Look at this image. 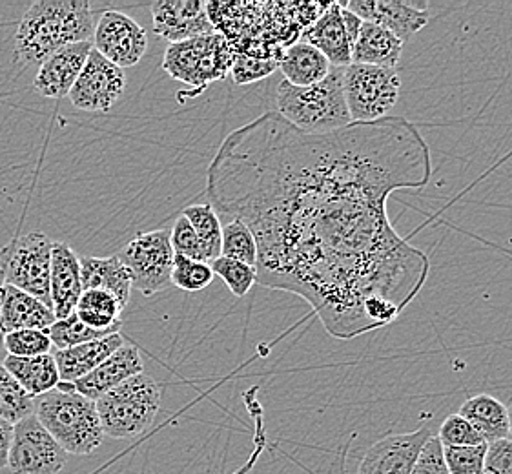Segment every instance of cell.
<instances>
[{"mask_svg":"<svg viewBox=\"0 0 512 474\" xmlns=\"http://www.w3.org/2000/svg\"><path fill=\"white\" fill-rule=\"evenodd\" d=\"M431 177V148L405 117L308 135L267 112L219 146L206 194L219 219L252 230L257 283L350 340L396 320L427 281L429 258L390 225L387 201Z\"/></svg>","mask_w":512,"mask_h":474,"instance_id":"6da1fadb","label":"cell"},{"mask_svg":"<svg viewBox=\"0 0 512 474\" xmlns=\"http://www.w3.org/2000/svg\"><path fill=\"white\" fill-rule=\"evenodd\" d=\"M95 31L88 0H37L24 13L15 33V55L24 66L46 61L79 42H92Z\"/></svg>","mask_w":512,"mask_h":474,"instance_id":"7a4b0ae2","label":"cell"},{"mask_svg":"<svg viewBox=\"0 0 512 474\" xmlns=\"http://www.w3.org/2000/svg\"><path fill=\"white\" fill-rule=\"evenodd\" d=\"M345 68H332L312 86H292L285 79L276 92V114L308 135H327L352 123L343 86Z\"/></svg>","mask_w":512,"mask_h":474,"instance_id":"3957f363","label":"cell"},{"mask_svg":"<svg viewBox=\"0 0 512 474\" xmlns=\"http://www.w3.org/2000/svg\"><path fill=\"white\" fill-rule=\"evenodd\" d=\"M33 416L68 454L90 456L103 445L104 433L95 402L75 391L73 383L33 400Z\"/></svg>","mask_w":512,"mask_h":474,"instance_id":"277c9868","label":"cell"},{"mask_svg":"<svg viewBox=\"0 0 512 474\" xmlns=\"http://www.w3.org/2000/svg\"><path fill=\"white\" fill-rule=\"evenodd\" d=\"M161 400V385L144 372L106 392L95 402L104 436L126 440L148 431L159 414Z\"/></svg>","mask_w":512,"mask_h":474,"instance_id":"5b68a950","label":"cell"},{"mask_svg":"<svg viewBox=\"0 0 512 474\" xmlns=\"http://www.w3.org/2000/svg\"><path fill=\"white\" fill-rule=\"evenodd\" d=\"M237 52L221 31L168 44L163 70L179 83L203 92L208 84L223 81L232 70Z\"/></svg>","mask_w":512,"mask_h":474,"instance_id":"8992f818","label":"cell"},{"mask_svg":"<svg viewBox=\"0 0 512 474\" xmlns=\"http://www.w3.org/2000/svg\"><path fill=\"white\" fill-rule=\"evenodd\" d=\"M52 248L53 241L44 232H30L11 239L0 250V274L4 285L28 292L50 309Z\"/></svg>","mask_w":512,"mask_h":474,"instance_id":"52a82bcc","label":"cell"},{"mask_svg":"<svg viewBox=\"0 0 512 474\" xmlns=\"http://www.w3.org/2000/svg\"><path fill=\"white\" fill-rule=\"evenodd\" d=\"M343 86L352 123L385 119L400 99V75L394 68L350 64L343 73Z\"/></svg>","mask_w":512,"mask_h":474,"instance_id":"ba28073f","label":"cell"},{"mask_svg":"<svg viewBox=\"0 0 512 474\" xmlns=\"http://www.w3.org/2000/svg\"><path fill=\"white\" fill-rule=\"evenodd\" d=\"M132 274V285L144 296H154L172 285L175 252L170 230L143 232L117 254Z\"/></svg>","mask_w":512,"mask_h":474,"instance_id":"9c48e42d","label":"cell"},{"mask_svg":"<svg viewBox=\"0 0 512 474\" xmlns=\"http://www.w3.org/2000/svg\"><path fill=\"white\" fill-rule=\"evenodd\" d=\"M66 462L68 453L33 414L13 425L8 458L11 474H59Z\"/></svg>","mask_w":512,"mask_h":474,"instance_id":"30bf717a","label":"cell"},{"mask_svg":"<svg viewBox=\"0 0 512 474\" xmlns=\"http://www.w3.org/2000/svg\"><path fill=\"white\" fill-rule=\"evenodd\" d=\"M92 46L104 59L124 70L141 62L148 50V35L139 22L123 11H104L95 24Z\"/></svg>","mask_w":512,"mask_h":474,"instance_id":"8fae6325","label":"cell"},{"mask_svg":"<svg viewBox=\"0 0 512 474\" xmlns=\"http://www.w3.org/2000/svg\"><path fill=\"white\" fill-rule=\"evenodd\" d=\"M124 90V70L104 59L101 53L92 48L68 97L73 106L82 112H108L121 101Z\"/></svg>","mask_w":512,"mask_h":474,"instance_id":"7c38bea8","label":"cell"},{"mask_svg":"<svg viewBox=\"0 0 512 474\" xmlns=\"http://www.w3.org/2000/svg\"><path fill=\"white\" fill-rule=\"evenodd\" d=\"M432 438L431 427L383 436L369 447L356 474H410L425 444Z\"/></svg>","mask_w":512,"mask_h":474,"instance_id":"4fadbf2b","label":"cell"},{"mask_svg":"<svg viewBox=\"0 0 512 474\" xmlns=\"http://www.w3.org/2000/svg\"><path fill=\"white\" fill-rule=\"evenodd\" d=\"M150 10L155 33L170 44L216 31L208 15V2L203 0H159Z\"/></svg>","mask_w":512,"mask_h":474,"instance_id":"5bb4252c","label":"cell"},{"mask_svg":"<svg viewBox=\"0 0 512 474\" xmlns=\"http://www.w3.org/2000/svg\"><path fill=\"white\" fill-rule=\"evenodd\" d=\"M427 2L401 0H350L347 10L363 22H374L392 31L401 42L409 41L429 22Z\"/></svg>","mask_w":512,"mask_h":474,"instance_id":"9a60e30c","label":"cell"},{"mask_svg":"<svg viewBox=\"0 0 512 474\" xmlns=\"http://www.w3.org/2000/svg\"><path fill=\"white\" fill-rule=\"evenodd\" d=\"M92 42H79L62 48L39 66L33 88L46 99H64L77 83L88 55L92 52Z\"/></svg>","mask_w":512,"mask_h":474,"instance_id":"2e32d148","label":"cell"},{"mask_svg":"<svg viewBox=\"0 0 512 474\" xmlns=\"http://www.w3.org/2000/svg\"><path fill=\"white\" fill-rule=\"evenodd\" d=\"M82 290L81 258L68 243L53 241L50 296L57 320L72 316Z\"/></svg>","mask_w":512,"mask_h":474,"instance_id":"e0dca14e","label":"cell"},{"mask_svg":"<svg viewBox=\"0 0 512 474\" xmlns=\"http://www.w3.org/2000/svg\"><path fill=\"white\" fill-rule=\"evenodd\" d=\"M143 374V358L134 345H124L119 351L113 352L110 358L86 374L81 380L73 383L75 391L97 402L106 392L119 387L121 383Z\"/></svg>","mask_w":512,"mask_h":474,"instance_id":"ac0fdd59","label":"cell"},{"mask_svg":"<svg viewBox=\"0 0 512 474\" xmlns=\"http://www.w3.org/2000/svg\"><path fill=\"white\" fill-rule=\"evenodd\" d=\"M57 321L53 310L41 299L11 285L0 289V330L10 334L15 330H48Z\"/></svg>","mask_w":512,"mask_h":474,"instance_id":"d6986e66","label":"cell"},{"mask_svg":"<svg viewBox=\"0 0 512 474\" xmlns=\"http://www.w3.org/2000/svg\"><path fill=\"white\" fill-rule=\"evenodd\" d=\"M303 42L323 53L332 68H347L352 64L350 39L341 19V2L327 6L321 17L303 31Z\"/></svg>","mask_w":512,"mask_h":474,"instance_id":"ffe728a7","label":"cell"},{"mask_svg":"<svg viewBox=\"0 0 512 474\" xmlns=\"http://www.w3.org/2000/svg\"><path fill=\"white\" fill-rule=\"evenodd\" d=\"M124 345L126 343L123 336L115 332L110 336H104L101 340L88 341L64 351H53V360L57 363L61 382L75 383L81 380Z\"/></svg>","mask_w":512,"mask_h":474,"instance_id":"44dd1931","label":"cell"},{"mask_svg":"<svg viewBox=\"0 0 512 474\" xmlns=\"http://www.w3.org/2000/svg\"><path fill=\"white\" fill-rule=\"evenodd\" d=\"M403 42L392 31L381 28L374 22H363L356 41L352 44V64L394 68L400 62Z\"/></svg>","mask_w":512,"mask_h":474,"instance_id":"7402d4cb","label":"cell"},{"mask_svg":"<svg viewBox=\"0 0 512 474\" xmlns=\"http://www.w3.org/2000/svg\"><path fill=\"white\" fill-rule=\"evenodd\" d=\"M82 289L104 290L126 309L132 296V274L117 256L81 259Z\"/></svg>","mask_w":512,"mask_h":474,"instance_id":"603a6c76","label":"cell"},{"mask_svg":"<svg viewBox=\"0 0 512 474\" xmlns=\"http://www.w3.org/2000/svg\"><path fill=\"white\" fill-rule=\"evenodd\" d=\"M279 68L288 84L305 88L323 81L332 70V64L308 42L297 41L279 57Z\"/></svg>","mask_w":512,"mask_h":474,"instance_id":"cb8c5ba5","label":"cell"},{"mask_svg":"<svg viewBox=\"0 0 512 474\" xmlns=\"http://www.w3.org/2000/svg\"><path fill=\"white\" fill-rule=\"evenodd\" d=\"M458 414L474 425V429L482 434L487 444L511 438L509 409L492 394L483 392L472 396L467 402H463Z\"/></svg>","mask_w":512,"mask_h":474,"instance_id":"d4e9b609","label":"cell"},{"mask_svg":"<svg viewBox=\"0 0 512 474\" xmlns=\"http://www.w3.org/2000/svg\"><path fill=\"white\" fill-rule=\"evenodd\" d=\"M2 365L6 371L21 383L22 389L30 394L31 398H39L46 392L57 389L61 382L57 363L53 360L52 354L35 356V358H17V356H6Z\"/></svg>","mask_w":512,"mask_h":474,"instance_id":"484cf974","label":"cell"},{"mask_svg":"<svg viewBox=\"0 0 512 474\" xmlns=\"http://www.w3.org/2000/svg\"><path fill=\"white\" fill-rule=\"evenodd\" d=\"M123 310L117 298L104 290H82L73 314L90 329L115 334L123 327Z\"/></svg>","mask_w":512,"mask_h":474,"instance_id":"4316f807","label":"cell"},{"mask_svg":"<svg viewBox=\"0 0 512 474\" xmlns=\"http://www.w3.org/2000/svg\"><path fill=\"white\" fill-rule=\"evenodd\" d=\"M183 216L190 221V225L199 237L203 261L212 263L221 258V243H223V223L217 216L212 205H192L183 210Z\"/></svg>","mask_w":512,"mask_h":474,"instance_id":"83f0119b","label":"cell"},{"mask_svg":"<svg viewBox=\"0 0 512 474\" xmlns=\"http://www.w3.org/2000/svg\"><path fill=\"white\" fill-rule=\"evenodd\" d=\"M33 414V398L0 363V418L15 425Z\"/></svg>","mask_w":512,"mask_h":474,"instance_id":"f1b7e54d","label":"cell"},{"mask_svg":"<svg viewBox=\"0 0 512 474\" xmlns=\"http://www.w3.org/2000/svg\"><path fill=\"white\" fill-rule=\"evenodd\" d=\"M221 256L236 259L250 267L257 265V243L252 230L245 223L230 219L223 223V243H221Z\"/></svg>","mask_w":512,"mask_h":474,"instance_id":"f546056e","label":"cell"},{"mask_svg":"<svg viewBox=\"0 0 512 474\" xmlns=\"http://www.w3.org/2000/svg\"><path fill=\"white\" fill-rule=\"evenodd\" d=\"M214 270L210 263L195 261L185 256H175L172 268V285L185 292H201L212 285Z\"/></svg>","mask_w":512,"mask_h":474,"instance_id":"4dcf8cb0","label":"cell"},{"mask_svg":"<svg viewBox=\"0 0 512 474\" xmlns=\"http://www.w3.org/2000/svg\"><path fill=\"white\" fill-rule=\"evenodd\" d=\"M48 334H50V340H52L55 351H64V349L77 347V345L88 343V341L101 340L104 336H110L106 332H99V330L86 327L75 314L64 318V320L55 321L52 327L48 329Z\"/></svg>","mask_w":512,"mask_h":474,"instance_id":"1f68e13d","label":"cell"},{"mask_svg":"<svg viewBox=\"0 0 512 474\" xmlns=\"http://www.w3.org/2000/svg\"><path fill=\"white\" fill-rule=\"evenodd\" d=\"M214 276L223 279L226 287L236 298H245L257 283L256 268L230 258H217L210 263Z\"/></svg>","mask_w":512,"mask_h":474,"instance_id":"d6a6232c","label":"cell"},{"mask_svg":"<svg viewBox=\"0 0 512 474\" xmlns=\"http://www.w3.org/2000/svg\"><path fill=\"white\" fill-rule=\"evenodd\" d=\"M4 349L8 356L35 358L52 354L53 343L48 330H15L4 334Z\"/></svg>","mask_w":512,"mask_h":474,"instance_id":"836d02e7","label":"cell"},{"mask_svg":"<svg viewBox=\"0 0 512 474\" xmlns=\"http://www.w3.org/2000/svg\"><path fill=\"white\" fill-rule=\"evenodd\" d=\"M487 444L472 447H443V460L449 474H483Z\"/></svg>","mask_w":512,"mask_h":474,"instance_id":"e575fe53","label":"cell"},{"mask_svg":"<svg viewBox=\"0 0 512 474\" xmlns=\"http://www.w3.org/2000/svg\"><path fill=\"white\" fill-rule=\"evenodd\" d=\"M443 447H472V445L487 444L482 434L474 429L471 422H467L460 414L447 416L440 425L438 436Z\"/></svg>","mask_w":512,"mask_h":474,"instance_id":"d590c367","label":"cell"},{"mask_svg":"<svg viewBox=\"0 0 512 474\" xmlns=\"http://www.w3.org/2000/svg\"><path fill=\"white\" fill-rule=\"evenodd\" d=\"M279 68L277 59H265V57H250L237 53L234 66L230 70V75L234 77L236 84L256 83L265 79L268 75L276 72Z\"/></svg>","mask_w":512,"mask_h":474,"instance_id":"8d00e7d4","label":"cell"},{"mask_svg":"<svg viewBox=\"0 0 512 474\" xmlns=\"http://www.w3.org/2000/svg\"><path fill=\"white\" fill-rule=\"evenodd\" d=\"M170 241H172L175 256H185V258L195 259V261H203V250H201L199 237L183 214L175 219L174 228L170 230Z\"/></svg>","mask_w":512,"mask_h":474,"instance_id":"74e56055","label":"cell"},{"mask_svg":"<svg viewBox=\"0 0 512 474\" xmlns=\"http://www.w3.org/2000/svg\"><path fill=\"white\" fill-rule=\"evenodd\" d=\"M483 474H512V438L487 444Z\"/></svg>","mask_w":512,"mask_h":474,"instance_id":"f35d334b","label":"cell"},{"mask_svg":"<svg viewBox=\"0 0 512 474\" xmlns=\"http://www.w3.org/2000/svg\"><path fill=\"white\" fill-rule=\"evenodd\" d=\"M410 474H449L443 460V445L436 436L425 444Z\"/></svg>","mask_w":512,"mask_h":474,"instance_id":"ab89813d","label":"cell"},{"mask_svg":"<svg viewBox=\"0 0 512 474\" xmlns=\"http://www.w3.org/2000/svg\"><path fill=\"white\" fill-rule=\"evenodd\" d=\"M11 442H13V425L0 418V469L8 467Z\"/></svg>","mask_w":512,"mask_h":474,"instance_id":"60d3db41","label":"cell"},{"mask_svg":"<svg viewBox=\"0 0 512 474\" xmlns=\"http://www.w3.org/2000/svg\"><path fill=\"white\" fill-rule=\"evenodd\" d=\"M341 19H343V26H345L347 35H349L350 50H352V44H354L356 37H358L363 21L359 19L358 15H354L352 11L347 10V2H341Z\"/></svg>","mask_w":512,"mask_h":474,"instance_id":"b9f144b4","label":"cell"},{"mask_svg":"<svg viewBox=\"0 0 512 474\" xmlns=\"http://www.w3.org/2000/svg\"><path fill=\"white\" fill-rule=\"evenodd\" d=\"M354 438H356V434H352L350 440L339 447L336 458L332 460V464L328 467L327 474H347V454H349L350 445L354 442Z\"/></svg>","mask_w":512,"mask_h":474,"instance_id":"7bdbcfd3","label":"cell"},{"mask_svg":"<svg viewBox=\"0 0 512 474\" xmlns=\"http://www.w3.org/2000/svg\"><path fill=\"white\" fill-rule=\"evenodd\" d=\"M2 285H4V281H2V274H0V289H2ZM8 354H6V349H4V332L0 330V363L4 361Z\"/></svg>","mask_w":512,"mask_h":474,"instance_id":"ee69618b","label":"cell"},{"mask_svg":"<svg viewBox=\"0 0 512 474\" xmlns=\"http://www.w3.org/2000/svg\"><path fill=\"white\" fill-rule=\"evenodd\" d=\"M509 409V427H511V438H512V405L507 407Z\"/></svg>","mask_w":512,"mask_h":474,"instance_id":"f6af8a7d","label":"cell"}]
</instances>
